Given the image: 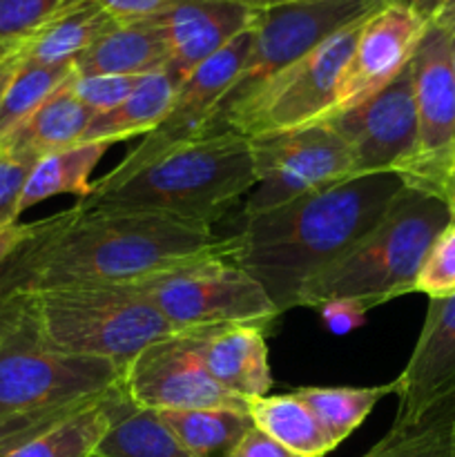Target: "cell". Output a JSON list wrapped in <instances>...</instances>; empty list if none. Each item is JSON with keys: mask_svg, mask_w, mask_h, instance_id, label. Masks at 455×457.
I'll list each match as a JSON object with an SVG mask.
<instances>
[{"mask_svg": "<svg viewBox=\"0 0 455 457\" xmlns=\"http://www.w3.org/2000/svg\"><path fill=\"white\" fill-rule=\"evenodd\" d=\"M254 9L236 0H178L168 12L152 18L165 29L170 62L165 70L186 80L201 62L226 47L232 38L254 25Z\"/></svg>", "mask_w": 455, "mask_h": 457, "instance_id": "17", "label": "cell"}, {"mask_svg": "<svg viewBox=\"0 0 455 457\" xmlns=\"http://www.w3.org/2000/svg\"><path fill=\"white\" fill-rule=\"evenodd\" d=\"M400 400L393 424L413 427L455 395V295L428 302L410 360L395 379Z\"/></svg>", "mask_w": 455, "mask_h": 457, "instance_id": "16", "label": "cell"}, {"mask_svg": "<svg viewBox=\"0 0 455 457\" xmlns=\"http://www.w3.org/2000/svg\"><path fill=\"white\" fill-rule=\"evenodd\" d=\"M36 328L67 355L110 360L120 369L150 344L177 333L132 286H87L29 293Z\"/></svg>", "mask_w": 455, "mask_h": 457, "instance_id": "6", "label": "cell"}, {"mask_svg": "<svg viewBox=\"0 0 455 457\" xmlns=\"http://www.w3.org/2000/svg\"><path fill=\"white\" fill-rule=\"evenodd\" d=\"M27 303H29V293L27 290H16V293L0 297V333L12 328L21 320Z\"/></svg>", "mask_w": 455, "mask_h": 457, "instance_id": "41", "label": "cell"}, {"mask_svg": "<svg viewBox=\"0 0 455 457\" xmlns=\"http://www.w3.org/2000/svg\"><path fill=\"white\" fill-rule=\"evenodd\" d=\"M235 235L210 223L147 210L70 208L45 237L27 293L87 286H132L186 263L230 257Z\"/></svg>", "mask_w": 455, "mask_h": 457, "instance_id": "2", "label": "cell"}, {"mask_svg": "<svg viewBox=\"0 0 455 457\" xmlns=\"http://www.w3.org/2000/svg\"><path fill=\"white\" fill-rule=\"evenodd\" d=\"M315 311H319L321 321L326 324V328L335 335H346L352 333L355 328H360L364 324L366 312L361 308L352 306L346 302H328L317 306Z\"/></svg>", "mask_w": 455, "mask_h": 457, "instance_id": "38", "label": "cell"}, {"mask_svg": "<svg viewBox=\"0 0 455 457\" xmlns=\"http://www.w3.org/2000/svg\"><path fill=\"white\" fill-rule=\"evenodd\" d=\"M451 221L444 201L404 186L382 219L302 290L297 308L346 302L368 312L415 293L419 268Z\"/></svg>", "mask_w": 455, "mask_h": 457, "instance_id": "5", "label": "cell"}, {"mask_svg": "<svg viewBox=\"0 0 455 457\" xmlns=\"http://www.w3.org/2000/svg\"><path fill=\"white\" fill-rule=\"evenodd\" d=\"M410 71L418 110V145L400 177L406 186L433 195L455 154V71L449 29L426 27L410 61Z\"/></svg>", "mask_w": 455, "mask_h": 457, "instance_id": "13", "label": "cell"}, {"mask_svg": "<svg viewBox=\"0 0 455 457\" xmlns=\"http://www.w3.org/2000/svg\"><path fill=\"white\" fill-rule=\"evenodd\" d=\"M21 43H22V40H21ZM21 43H0V58H3L4 54L12 52L13 47H18V45H21Z\"/></svg>", "mask_w": 455, "mask_h": 457, "instance_id": "46", "label": "cell"}, {"mask_svg": "<svg viewBox=\"0 0 455 457\" xmlns=\"http://www.w3.org/2000/svg\"><path fill=\"white\" fill-rule=\"evenodd\" d=\"M110 360L67 355L43 342L27 303L0 339V442L13 451L123 384Z\"/></svg>", "mask_w": 455, "mask_h": 457, "instance_id": "4", "label": "cell"}, {"mask_svg": "<svg viewBox=\"0 0 455 457\" xmlns=\"http://www.w3.org/2000/svg\"><path fill=\"white\" fill-rule=\"evenodd\" d=\"M22 58H25V40H22L18 47H13L12 52L4 54V56L0 58V103H3L4 92H7V87L12 85L16 71L21 70Z\"/></svg>", "mask_w": 455, "mask_h": 457, "instance_id": "42", "label": "cell"}, {"mask_svg": "<svg viewBox=\"0 0 455 457\" xmlns=\"http://www.w3.org/2000/svg\"><path fill=\"white\" fill-rule=\"evenodd\" d=\"M433 195H435L437 199L444 201L446 208H449V212H451V219L455 221V154H453V159L449 161V165H446L444 172H442V177H440V181H437Z\"/></svg>", "mask_w": 455, "mask_h": 457, "instance_id": "43", "label": "cell"}, {"mask_svg": "<svg viewBox=\"0 0 455 457\" xmlns=\"http://www.w3.org/2000/svg\"><path fill=\"white\" fill-rule=\"evenodd\" d=\"M236 3L245 4V7L254 9V12H263V9H270V7H281V4L303 3V0H236Z\"/></svg>", "mask_w": 455, "mask_h": 457, "instance_id": "44", "label": "cell"}, {"mask_svg": "<svg viewBox=\"0 0 455 457\" xmlns=\"http://www.w3.org/2000/svg\"><path fill=\"white\" fill-rule=\"evenodd\" d=\"M415 293L428 299H446L455 295V221L437 235L419 268Z\"/></svg>", "mask_w": 455, "mask_h": 457, "instance_id": "31", "label": "cell"}, {"mask_svg": "<svg viewBox=\"0 0 455 457\" xmlns=\"http://www.w3.org/2000/svg\"><path fill=\"white\" fill-rule=\"evenodd\" d=\"M141 79L143 76H76L74 71L70 87L83 105L94 114H101L120 105Z\"/></svg>", "mask_w": 455, "mask_h": 457, "instance_id": "33", "label": "cell"}, {"mask_svg": "<svg viewBox=\"0 0 455 457\" xmlns=\"http://www.w3.org/2000/svg\"><path fill=\"white\" fill-rule=\"evenodd\" d=\"M70 80L61 85L34 114L0 137V154L36 163L45 154L79 145L96 114L74 96Z\"/></svg>", "mask_w": 455, "mask_h": 457, "instance_id": "19", "label": "cell"}, {"mask_svg": "<svg viewBox=\"0 0 455 457\" xmlns=\"http://www.w3.org/2000/svg\"><path fill=\"white\" fill-rule=\"evenodd\" d=\"M96 3L116 25H129V22L161 16L178 0H96Z\"/></svg>", "mask_w": 455, "mask_h": 457, "instance_id": "36", "label": "cell"}, {"mask_svg": "<svg viewBox=\"0 0 455 457\" xmlns=\"http://www.w3.org/2000/svg\"><path fill=\"white\" fill-rule=\"evenodd\" d=\"M252 38L254 25L241 31L236 38H232L208 61L201 62L177 87L161 123L150 134H145L143 141L101 181H120L136 170L145 168L152 161L174 152L177 147L203 138L217 116L219 105L235 85L236 76L241 74V67L252 47Z\"/></svg>", "mask_w": 455, "mask_h": 457, "instance_id": "11", "label": "cell"}, {"mask_svg": "<svg viewBox=\"0 0 455 457\" xmlns=\"http://www.w3.org/2000/svg\"><path fill=\"white\" fill-rule=\"evenodd\" d=\"M114 27L96 0H74L25 40V58L40 65H67Z\"/></svg>", "mask_w": 455, "mask_h": 457, "instance_id": "22", "label": "cell"}, {"mask_svg": "<svg viewBox=\"0 0 455 457\" xmlns=\"http://www.w3.org/2000/svg\"><path fill=\"white\" fill-rule=\"evenodd\" d=\"M404 186L395 172L366 174L248 214L228 259L263 286L277 311H293L302 290L382 219Z\"/></svg>", "mask_w": 455, "mask_h": 457, "instance_id": "1", "label": "cell"}, {"mask_svg": "<svg viewBox=\"0 0 455 457\" xmlns=\"http://www.w3.org/2000/svg\"><path fill=\"white\" fill-rule=\"evenodd\" d=\"M134 406L152 413L190 409L248 411V402L219 386L199 355V330H181L143 348L123 373Z\"/></svg>", "mask_w": 455, "mask_h": 457, "instance_id": "12", "label": "cell"}, {"mask_svg": "<svg viewBox=\"0 0 455 457\" xmlns=\"http://www.w3.org/2000/svg\"><path fill=\"white\" fill-rule=\"evenodd\" d=\"M67 217H70V210L61 212L56 226L49 228V230L45 232V235H40L38 239L29 241V244H27L25 248L16 254V257H12L9 262L0 263V297L16 293V290L29 288L31 275H34V262H36V254H38L40 244H43L45 237L52 235V232L56 230V228L61 226Z\"/></svg>", "mask_w": 455, "mask_h": 457, "instance_id": "35", "label": "cell"}, {"mask_svg": "<svg viewBox=\"0 0 455 457\" xmlns=\"http://www.w3.org/2000/svg\"><path fill=\"white\" fill-rule=\"evenodd\" d=\"M397 384L382 386H306L293 391L308 406L319 427L328 436L330 445L337 449L352 431L361 427L373 413L377 402L386 395H395Z\"/></svg>", "mask_w": 455, "mask_h": 457, "instance_id": "28", "label": "cell"}, {"mask_svg": "<svg viewBox=\"0 0 455 457\" xmlns=\"http://www.w3.org/2000/svg\"><path fill=\"white\" fill-rule=\"evenodd\" d=\"M94 457H196L152 411L125 397Z\"/></svg>", "mask_w": 455, "mask_h": 457, "instance_id": "27", "label": "cell"}, {"mask_svg": "<svg viewBox=\"0 0 455 457\" xmlns=\"http://www.w3.org/2000/svg\"><path fill=\"white\" fill-rule=\"evenodd\" d=\"M426 27L422 16L397 0L370 13L361 22L355 49L343 71L335 114L368 101L373 94L395 80L413 61Z\"/></svg>", "mask_w": 455, "mask_h": 457, "instance_id": "15", "label": "cell"}, {"mask_svg": "<svg viewBox=\"0 0 455 457\" xmlns=\"http://www.w3.org/2000/svg\"><path fill=\"white\" fill-rule=\"evenodd\" d=\"M364 21L330 36L310 54L250 89L212 120L205 137L221 132L245 138L270 137L330 119Z\"/></svg>", "mask_w": 455, "mask_h": 457, "instance_id": "7", "label": "cell"}, {"mask_svg": "<svg viewBox=\"0 0 455 457\" xmlns=\"http://www.w3.org/2000/svg\"><path fill=\"white\" fill-rule=\"evenodd\" d=\"M31 165H34L31 161L0 154V226L18 223L22 187L31 172Z\"/></svg>", "mask_w": 455, "mask_h": 457, "instance_id": "34", "label": "cell"}, {"mask_svg": "<svg viewBox=\"0 0 455 457\" xmlns=\"http://www.w3.org/2000/svg\"><path fill=\"white\" fill-rule=\"evenodd\" d=\"M364 457H455V415L435 411L413 427L393 424Z\"/></svg>", "mask_w": 455, "mask_h": 457, "instance_id": "30", "label": "cell"}, {"mask_svg": "<svg viewBox=\"0 0 455 457\" xmlns=\"http://www.w3.org/2000/svg\"><path fill=\"white\" fill-rule=\"evenodd\" d=\"M178 85L181 80H177V76L170 70L145 74L120 105L94 116L80 143L114 145V143L128 141L138 134L145 137L161 123Z\"/></svg>", "mask_w": 455, "mask_h": 457, "instance_id": "21", "label": "cell"}, {"mask_svg": "<svg viewBox=\"0 0 455 457\" xmlns=\"http://www.w3.org/2000/svg\"><path fill=\"white\" fill-rule=\"evenodd\" d=\"M7 453H9V449L3 445V442H0V457H4Z\"/></svg>", "mask_w": 455, "mask_h": 457, "instance_id": "48", "label": "cell"}, {"mask_svg": "<svg viewBox=\"0 0 455 457\" xmlns=\"http://www.w3.org/2000/svg\"><path fill=\"white\" fill-rule=\"evenodd\" d=\"M437 411H446V413L455 415V395H453V397H451V400H449V402H446V404H442V406H440V409H437ZM433 413H435V411H433Z\"/></svg>", "mask_w": 455, "mask_h": 457, "instance_id": "45", "label": "cell"}, {"mask_svg": "<svg viewBox=\"0 0 455 457\" xmlns=\"http://www.w3.org/2000/svg\"><path fill=\"white\" fill-rule=\"evenodd\" d=\"M177 333L228 324L266 326L281 315L263 286L228 257H210L132 284Z\"/></svg>", "mask_w": 455, "mask_h": 457, "instance_id": "8", "label": "cell"}, {"mask_svg": "<svg viewBox=\"0 0 455 457\" xmlns=\"http://www.w3.org/2000/svg\"><path fill=\"white\" fill-rule=\"evenodd\" d=\"M9 330V328H7ZM7 330H3V333H0V339H3L4 337V335H7Z\"/></svg>", "mask_w": 455, "mask_h": 457, "instance_id": "49", "label": "cell"}, {"mask_svg": "<svg viewBox=\"0 0 455 457\" xmlns=\"http://www.w3.org/2000/svg\"><path fill=\"white\" fill-rule=\"evenodd\" d=\"M105 143H79L65 150L45 154L31 165L21 196V214L34 208L40 201L58 195H74L80 199L92 192L89 177L96 170L98 161L107 152Z\"/></svg>", "mask_w": 455, "mask_h": 457, "instance_id": "24", "label": "cell"}, {"mask_svg": "<svg viewBox=\"0 0 455 457\" xmlns=\"http://www.w3.org/2000/svg\"><path fill=\"white\" fill-rule=\"evenodd\" d=\"M324 123L351 147L355 177L400 174L413 159L418 145V110L410 65L368 101L333 114Z\"/></svg>", "mask_w": 455, "mask_h": 457, "instance_id": "14", "label": "cell"}, {"mask_svg": "<svg viewBox=\"0 0 455 457\" xmlns=\"http://www.w3.org/2000/svg\"><path fill=\"white\" fill-rule=\"evenodd\" d=\"M74 76V62L67 65H40L22 58L21 70L0 103V137L12 132L29 114H34L61 85Z\"/></svg>", "mask_w": 455, "mask_h": 457, "instance_id": "29", "label": "cell"}, {"mask_svg": "<svg viewBox=\"0 0 455 457\" xmlns=\"http://www.w3.org/2000/svg\"><path fill=\"white\" fill-rule=\"evenodd\" d=\"M156 415L196 457H230L254 427L248 411L235 409L161 411Z\"/></svg>", "mask_w": 455, "mask_h": 457, "instance_id": "26", "label": "cell"}, {"mask_svg": "<svg viewBox=\"0 0 455 457\" xmlns=\"http://www.w3.org/2000/svg\"><path fill=\"white\" fill-rule=\"evenodd\" d=\"M250 143L257 186L245 199L244 217L355 179L351 147L328 123L257 137L250 138Z\"/></svg>", "mask_w": 455, "mask_h": 457, "instance_id": "9", "label": "cell"}, {"mask_svg": "<svg viewBox=\"0 0 455 457\" xmlns=\"http://www.w3.org/2000/svg\"><path fill=\"white\" fill-rule=\"evenodd\" d=\"M74 0H0V43H21Z\"/></svg>", "mask_w": 455, "mask_h": 457, "instance_id": "32", "label": "cell"}, {"mask_svg": "<svg viewBox=\"0 0 455 457\" xmlns=\"http://www.w3.org/2000/svg\"><path fill=\"white\" fill-rule=\"evenodd\" d=\"M413 9L418 16L426 21V25L444 27V29H455V0H397Z\"/></svg>", "mask_w": 455, "mask_h": 457, "instance_id": "40", "label": "cell"}, {"mask_svg": "<svg viewBox=\"0 0 455 457\" xmlns=\"http://www.w3.org/2000/svg\"><path fill=\"white\" fill-rule=\"evenodd\" d=\"M58 217H61V212L54 214V217H45L31 223L18 221V223H12V226H0V263L16 257V254L21 253L29 241L38 239V237L45 235L49 228L56 226Z\"/></svg>", "mask_w": 455, "mask_h": 457, "instance_id": "37", "label": "cell"}, {"mask_svg": "<svg viewBox=\"0 0 455 457\" xmlns=\"http://www.w3.org/2000/svg\"><path fill=\"white\" fill-rule=\"evenodd\" d=\"M254 427L299 457H324L335 449L308 406L294 393L248 402Z\"/></svg>", "mask_w": 455, "mask_h": 457, "instance_id": "25", "label": "cell"}, {"mask_svg": "<svg viewBox=\"0 0 455 457\" xmlns=\"http://www.w3.org/2000/svg\"><path fill=\"white\" fill-rule=\"evenodd\" d=\"M125 397L128 395L120 384L110 395L101 397L87 409L70 415L56 427L31 437L29 442L16 446L4 457H94V451L110 431Z\"/></svg>", "mask_w": 455, "mask_h": 457, "instance_id": "23", "label": "cell"}, {"mask_svg": "<svg viewBox=\"0 0 455 457\" xmlns=\"http://www.w3.org/2000/svg\"><path fill=\"white\" fill-rule=\"evenodd\" d=\"M170 45L156 21L116 25L74 61L76 76H145L165 70Z\"/></svg>", "mask_w": 455, "mask_h": 457, "instance_id": "20", "label": "cell"}, {"mask_svg": "<svg viewBox=\"0 0 455 457\" xmlns=\"http://www.w3.org/2000/svg\"><path fill=\"white\" fill-rule=\"evenodd\" d=\"M451 56H453V71H455V29L451 31Z\"/></svg>", "mask_w": 455, "mask_h": 457, "instance_id": "47", "label": "cell"}, {"mask_svg": "<svg viewBox=\"0 0 455 457\" xmlns=\"http://www.w3.org/2000/svg\"><path fill=\"white\" fill-rule=\"evenodd\" d=\"M199 355L210 378L239 400H257L272 388L263 326L228 324L201 328Z\"/></svg>", "mask_w": 455, "mask_h": 457, "instance_id": "18", "label": "cell"}, {"mask_svg": "<svg viewBox=\"0 0 455 457\" xmlns=\"http://www.w3.org/2000/svg\"><path fill=\"white\" fill-rule=\"evenodd\" d=\"M230 457H299L290 453L288 449H284L281 445H277L275 440L266 436L263 431H259L257 427L250 428L245 433L244 440L239 442L235 451H232Z\"/></svg>", "mask_w": 455, "mask_h": 457, "instance_id": "39", "label": "cell"}, {"mask_svg": "<svg viewBox=\"0 0 455 457\" xmlns=\"http://www.w3.org/2000/svg\"><path fill=\"white\" fill-rule=\"evenodd\" d=\"M254 186L250 138L221 132L177 147L120 181L92 183V192L76 208L147 210L212 226Z\"/></svg>", "mask_w": 455, "mask_h": 457, "instance_id": "3", "label": "cell"}, {"mask_svg": "<svg viewBox=\"0 0 455 457\" xmlns=\"http://www.w3.org/2000/svg\"><path fill=\"white\" fill-rule=\"evenodd\" d=\"M386 3L391 0H303L259 12L252 47L235 85L219 105L217 116L250 89L297 62L330 36L368 18Z\"/></svg>", "mask_w": 455, "mask_h": 457, "instance_id": "10", "label": "cell"}]
</instances>
